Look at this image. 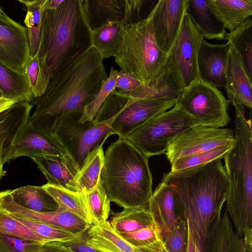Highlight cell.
<instances>
[{
    "label": "cell",
    "instance_id": "1",
    "mask_svg": "<svg viewBox=\"0 0 252 252\" xmlns=\"http://www.w3.org/2000/svg\"><path fill=\"white\" fill-rule=\"evenodd\" d=\"M107 77L103 60L92 46L78 57L52 70L44 94L31 102L36 109L29 122L54 134L57 124L63 116L83 111Z\"/></svg>",
    "mask_w": 252,
    "mask_h": 252
},
{
    "label": "cell",
    "instance_id": "2",
    "mask_svg": "<svg viewBox=\"0 0 252 252\" xmlns=\"http://www.w3.org/2000/svg\"><path fill=\"white\" fill-rule=\"evenodd\" d=\"M163 177L175 190L181 217L201 252H205L207 238L221 217L228 190L226 171L219 158L191 172H170Z\"/></svg>",
    "mask_w": 252,
    "mask_h": 252
},
{
    "label": "cell",
    "instance_id": "3",
    "mask_svg": "<svg viewBox=\"0 0 252 252\" xmlns=\"http://www.w3.org/2000/svg\"><path fill=\"white\" fill-rule=\"evenodd\" d=\"M148 159L126 139L109 146L101 182L110 202L124 208L148 206L153 193Z\"/></svg>",
    "mask_w": 252,
    "mask_h": 252
},
{
    "label": "cell",
    "instance_id": "4",
    "mask_svg": "<svg viewBox=\"0 0 252 252\" xmlns=\"http://www.w3.org/2000/svg\"><path fill=\"white\" fill-rule=\"evenodd\" d=\"M234 107V141L223 159L228 181L226 211L241 236L252 233V129L245 108Z\"/></svg>",
    "mask_w": 252,
    "mask_h": 252
},
{
    "label": "cell",
    "instance_id": "5",
    "mask_svg": "<svg viewBox=\"0 0 252 252\" xmlns=\"http://www.w3.org/2000/svg\"><path fill=\"white\" fill-rule=\"evenodd\" d=\"M92 31L86 20L81 0H63L55 8H46L42 17L38 52L54 70L92 47Z\"/></svg>",
    "mask_w": 252,
    "mask_h": 252
},
{
    "label": "cell",
    "instance_id": "6",
    "mask_svg": "<svg viewBox=\"0 0 252 252\" xmlns=\"http://www.w3.org/2000/svg\"><path fill=\"white\" fill-rule=\"evenodd\" d=\"M114 58L120 71L145 85H149L164 72L168 64V56L156 43L152 12L144 20L124 26L122 46Z\"/></svg>",
    "mask_w": 252,
    "mask_h": 252
},
{
    "label": "cell",
    "instance_id": "7",
    "mask_svg": "<svg viewBox=\"0 0 252 252\" xmlns=\"http://www.w3.org/2000/svg\"><path fill=\"white\" fill-rule=\"evenodd\" d=\"M176 101L155 98H137L114 90L107 97L94 121L107 122L114 134L125 139L132 131L152 117L174 107Z\"/></svg>",
    "mask_w": 252,
    "mask_h": 252
},
{
    "label": "cell",
    "instance_id": "8",
    "mask_svg": "<svg viewBox=\"0 0 252 252\" xmlns=\"http://www.w3.org/2000/svg\"><path fill=\"white\" fill-rule=\"evenodd\" d=\"M83 111L63 116L53 133L79 171L89 153L102 146L107 138L114 134L111 125L115 117L103 123H95L94 120L81 123Z\"/></svg>",
    "mask_w": 252,
    "mask_h": 252
},
{
    "label": "cell",
    "instance_id": "9",
    "mask_svg": "<svg viewBox=\"0 0 252 252\" xmlns=\"http://www.w3.org/2000/svg\"><path fill=\"white\" fill-rule=\"evenodd\" d=\"M198 122L177 106L148 120L126 137L143 155L151 157L164 154L179 134Z\"/></svg>",
    "mask_w": 252,
    "mask_h": 252
},
{
    "label": "cell",
    "instance_id": "10",
    "mask_svg": "<svg viewBox=\"0 0 252 252\" xmlns=\"http://www.w3.org/2000/svg\"><path fill=\"white\" fill-rule=\"evenodd\" d=\"M229 102L218 87L199 78L184 90L176 105L199 125L221 128L230 121Z\"/></svg>",
    "mask_w": 252,
    "mask_h": 252
},
{
    "label": "cell",
    "instance_id": "11",
    "mask_svg": "<svg viewBox=\"0 0 252 252\" xmlns=\"http://www.w3.org/2000/svg\"><path fill=\"white\" fill-rule=\"evenodd\" d=\"M203 38L186 12L168 55V64L183 90L199 78L197 59Z\"/></svg>",
    "mask_w": 252,
    "mask_h": 252
},
{
    "label": "cell",
    "instance_id": "12",
    "mask_svg": "<svg viewBox=\"0 0 252 252\" xmlns=\"http://www.w3.org/2000/svg\"><path fill=\"white\" fill-rule=\"evenodd\" d=\"M234 131L228 128H214L197 125L179 134L169 144L166 151L170 164L176 160L230 145Z\"/></svg>",
    "mask_w": 252,
    "mask_h": 252
},
{
    "label": "cell",
    "instance_id": "13",
    "mask_svg": "<svg viewBox=\"0 0 252 252\" xmlns=\"http://www.w3.org/2000/svg\"><path fill=\"white\" fill-rule=\"evenodd\" d=\"M30 55L26 28L2 10L0 12V63L17 74H23Z\"/></svg>",
    "mask_w": 252,
    "mask_h": 252
},
{
    "label": "cell",
    "instance_id": "14",
    "mask_svg": "<svg viewBox=\"0 0 252 252\" xmlns=\"http://www.w3.org/2000/svg\"><path fill=\"white\" fill-rule=\"evenodd\" d=\"M0 208L12 215L45 223L76 235L82 234L91 225L74 213L60 207L50 212L25 208L12 200L9 190L0 192Z\"/></svg>",
    "mask_w": 252,
    "mask_h": 252
},
{
    "label": "cell",
    "instance_id": "15",
    "mask_svg": "<svg viewBox=\"0 0 252 252\" xmlns=\"http://www.w3.org/2000/svg\"><path fill=\"white\" fill-rule=\"evenodd\" d=\"M187 5L188 0H158L152 11L156 43L167 56L177 37Z\"/></svg>",
    "mask_w": 252,
    "mask_h": 252
},
{
    "label": "cell",
    "instance_id": "16",
    "mask_svg": "<svg viewBox=\"0 0 252 252\" xmlns=\"http://www.w3.org/2000/svg\"><path fill=\"white\" fill-rule=\"evenodd\" d=\"M41 156L67 155L54 134L35 127L28 121L14 139L8 162L21 157L32 158Z\"/></svg>",
    "mask_w": 252,
    "mask_h": 252
},
{
    "label": "cell",
    "instance_id": "17",
    "mask_svg": "<svg viewBox=\"0 0 252 252\" xmlns=\"http://www.w3.org/2000/svg\"><path fill=\"white\" fill-rule=\"evenodd\" d=\"M230 43L211 44L203 38L198 59L199 78L217 87L224 88Z\"/></svg>",
    "mask_w": 252,
    "mask_h": 252
},
{
    "label": "cell",
    "instance_id": "18",
    "mask_svg": "<svg viewBox=\"0 0 252 252\" xmlns=\"http://www.w3.org/2000/svg\"><path fill=\"white\" fill-rule=\"evenodd\" d=\"M148 208L160 229L161 236L171 231L182 218L177 193L163 177L153 191Z\"/></svg>",
    "mask_w": 252,
    "mask_h": 252
},
{
    "label": "cell",
    "instance_id": "19",
    "mask_svg": "<svg viewBox=\"0 0 252 252\" xmlns=\"http://www.w3.org/2000/svg\"><path fill=\"white\" fill-rule=\"evenodd\" d=\"M224 88L229 101L234 106L251 109L252 79L248 75L238 53L231 43Z\"/></svg>",
    "mask_w": 252,
    "mask_h": 252
},
{
    "label": "cell",
    "instance_id": "20",
    "mask_svg": "<svg viewBox=\"0 0 252 252\" xmlns=\"http://www.w3.org/2000/svg\"><path fill=\"white\" fill-rule=\"evenodd\" d=\"M32 159L46 178L48 184L83 192L77 181L79 170L68 156H41Z\"/></svg>",
    "mask_w": 252,
    "mask_h": 252
},
{
    "label": "cell",
    "instance_id": "21",
    "mask_svg": "<svg viewBox=\"0 0 252 252\" xmlns=\"http://www.w3.org/2000/svg\"><path fill=\"white\" fill-rule=\"evenodd\" d=\"M33 106L28 100L15 102L0 113V158L8 162L12 144L22 127L29 121Z\"/></svg>",
    "mask_w": 252,
    "mask_h": 252
},
{
    "label": "cell",
    "instance_id": "22",
    "mask_svg": "<svg viewBox=\"0 0 252 252\" xmlns=\"http://www.w3.org/2000/svg\"><path fill=\"white\" fill-rule=\"evenodd\" d=\"M83 12L92 31L110 22L123 23L125 0H81Z\"/></svg>",
    "mask_w": 252,
    "mask_h": 252
},
{
    "label": "cell",
    "instance_id": "23",
    "mask_svg": "<svg viewBox=\"0 0 252 252\" xmlns=\"http://www.w3.org/2000/svg\"><path fill=\"white\" fill-rule=\"evenodd\" d=\"M215 17L229 32L252 15V0H207Z\"/></svg>",
    "mask_w": 252,
    "mask_h": 252
},
{
    "label": "cell",
    "instance_id": "24",
    "mask_svg": "<svg viewBox=\"0 0 252 252\" xmlns=\"http://www.w3.org/2000/svg\"><path fill=\"white\" fill-rule=\"evenodd\" d=\"M186 12L204 39L225 40L226 31L212 13L207 0H188Z\"/></svg>",
    "mask_w": 252,
    "mask_h": 252
},
{
    "label": "cell",
    "instance_id": "25",
    "mask_svg": "<svg viewBox=\"0 0 252 252\" xmlns=\"http://www.w3.org/2000/svg\"><path fill=\"white\" fill-rule=\"evenodd\" d=\"M242 241L243 238L234 231L226 212L208 235L205 252H239Z\"/></svg>",
    "mask_w": 252,
    "mask_h": 252
},
{
    "label": "cell",
    "instance_id": "26",
    "mask_svg": "<svg viewBox=\"0 0 252 252\" xmlns=\"http://www.w3.org/2000/svg\"><path fill=\"white\" fill-rule=\"evenodd\" d=\"M12 200L18 205L33 211L50 212L59 205L42 186L28 185L9 190Z\"/></svg>",
    "mask_w": 252,
    "mask_h": 252
},
{
    "label": "cell",
    "instance_id": "27",
    "mask_svg": "<svg viewBox=\"0 0 252 252\" xmlns=\"http://www.w3.org/2000/svg\"><path fill=\"white\" fill-rule=\"evenodd\" d=\"M124 27L121 22H110L92 31V46L102 60L117 55L123 42Z\"/></svg>",
    "mask_w": 252,
    "mask_h": 252
},
{
    "label": "cell",
    "instance_id": "28",
    "mask_svg": "<svg viewBox=\"0 0 252 252\" xmlns=\"http://www.w3.org/2000/svg\"><path fill=\"white\" fill-rule=\"evenodd\" d=\"M88 233V243L102 252H134V247L114 231L108 220L91 225Z\"/></svg>",
    "mask_w": 252,
    "mask_h": 252
},
{
    "label": "cell",
    "instance_id": "29",
    "mask_svg": "<svg viewBox=\"0 0 252 252\" xmlns=\"http://www.w3.org/2000/svg\"><path fill=\"white\" fill-rule=\"evenodd\" d=\"M155 222L148 206L125 208L122 211L114 213L110 222L117 234L135 231Z\"/></svg>",
    "mask_w": 252,
    "mask_h": 252
},
{
    "label": "cell",
    "instance_id": "30",
    "mask_svg": "<svg viewBox=\"0 0 252 252\" xmlns=\"http://www.w3.org/2000/svg\"><path fill=\"white\" fill-rule=\"evenodd\" d=\"M52 74V70L48 65L45 56L40 55L38 52L33 57L30 56L24 69L23 74L32 99L44 94Z\"/></svg>",
    "mask_w": 252,
    "mask_h": 252
},
{
    "label": "cell",
    "instance_id": "31",
    "mask_svg": "<svg viewBox=\"0 0 252 252\" xmlns=\"http://www.w3.org/2000/svg\"><path fill=\"white\" fill-rule=\"evenodd\" d=\"M25 6L27 13L24 23L27 30L31 57H33L39 48L41 37V21L48 0H18Z\"/></svg>",
    "mask_w": 252,
    "mask_h": 252
},
{
    "label": "cell",
    "instance_id": "32",
    "mask_svg": "<svg viewBox=\"0 0 252 252\" xmlns=\"http://www.w3.org/2000/svg\"><path fill=\"white\" fill-rule=\"evenodd\" d=\"M42 187L54 199L59 207L74 213L92 225L85 192L72 191L48 183Z\"/></svg>",
    "mask_w": 252,
    "mask_h": 252
},
{
    "label": "cell",
    "instance_id": "33",
    "mask_svg": "<svg viewBox=\"0 0 252 252\" xmlns=\"http://www.w3.org/2000/svg\"><path fill=\"white\" fill-rule=\"evenodd\" d=\"M252 16L245 20L234 31L227 33L225 40L238 53L245 69L252 79Z\"/></svg>",
    "mask_w": 252,
    "mask_h": 252
},
{
    "label": "cell",
    "instance_id": "34",
    "mask_svg": "<svg viewBox=\"0 0 252 252\" xmlns=\"http://www.w3.org/2000/svg\"><path fill=\"white\" fill-rule=\"evenodd\" d=\"M104 153L100 146L89 153L78 171L77 181L84 192L94 189L101 182V173L104 165Z\"/></svg>",
    "mask_w": 252,
    "mask_h": 252
},
{
    "label": "cell",
    "instance_id": "35",
    "mask_svg": "<svg viewBox=\"0 0 252 252\" xmlns=\"http://www.w3.org/2000/svg\"><path fill=\"white\" fill-rule=\"evenodd\" d=\"M232 144L179 158L171 164L169 172L176 175H183L197 170L217 159H223Z\"/></svg>",
    "mask_w": 252,
    "mask_h": 252
},
{
    "label": "cell",
    "instance_id": "36",
    "mask_svg": "<svg viewBox=\"0 0 252 252\" xmlns=\"http://www.w3.org/2000/svg\"><path fill=\"white\" fill-rule=\"evenodd\" d=\"M0 87L3 96L18 102L28 100L32 96L24 74H17L0 63Z\"/></svg>",
    "mask_w": 252,
    "mask_h": 252
},
{
    "label": "cell",
    "instance_id": "37",
    "mask_svg": "<svg viewBox=\"0 0 252 252\" xmlns=\"http://www.w3.org/2000/svg\"><path fill=\"white\" fill-rule=\"evenodd\" d=\"M118 234L133 247L165 252L161 231L156 222L135 231Z\"/></svg>",
    "mask_w": 252,
    "mask_h": 252
},
{
    "label": "cell",
    "instance_id": "38",
    "mask_svg": "<svg viewBox=\"0 0 252 252\" xmlns=\"http://www.w3.org/2000/svg\"><path fill=\"white\" fill-rule=\"evenodd\" d=\"M85 194L92 225H101L107 220L110 211V201L101 182Z\"/></svg>",
    "mask_w": 252,
    "mask_h": 252
},
{
    "label": "cell",
    "instance_id": "39",
    "mask_svg": "<svg viewBox=\"0 0 252 252\" xmlns=\"http://www.w3.org/2000/svg\"><path fill=\"white\" fill-rule=\"evenodd\" d=\"M119 71L111 66L109 76L103 82L99 91L84 108L80 119L81 123L94 120L109 94L116 89Z\"/></svg>",
    "mask_w": 252,
    "mask_h": 252
},
{
    "label": "cell",
    "instance_id": "40",
    "mask_svg": "<svg viewBox=\"0 0 252 252\" xmlns=\"http://www.w3.org/2000/svg\"><path fill=\"white\" fill-rule=\"evenodd\" d=\"M0 233L44 244L47 241L0 208Z\"/></svg>",
    "mask_w": 252,
    "mask_h": 252
},
{
    "label": "cell",
    "instance_id": "41",
    "mask_svg": "<svg viewBox=\"0 0 252 252\" xmlns=\"http://www.w3.org/2000/svg\"><path fill=\"white\" fill-rule=\"evenodd\" d=\"M11 215L31 230L45 239L47 242L65 241L78 236L45 223Z\"/></svg>",
    "mask_w": 252,
    "mask_h": 252
},
{
    "label": "cell",
    "instance_id": "42",
    "mask_svg": "<svg viewBox=\"0 0 252 252\" xmlns=\"http://www.w3.org/2000/svg\"><path fill=\"white\" fill-rule=\"evenodd\" d=\"M165 252H187L188 227L186 221L180 218L173 228L162 235Z\"/></svg>",
    "mask_w": 252,
    "mask_h": 252
},
{
    "label": "cell",
    "instance_id": "43",
    "mask_svg": "<svg viewBox=\"0 0 252 252\" xmlns=\"http://www.w3.org/2000/svg\"><path fill=\"white\" fill-rule=\"evenodd\" d=\"M158 0H125V12L123 24L130 25L147 18Z\"/></svg>",
    "mask_w": 252,
    "mask_h": 252
},
{
    "label": "cell",
    "instance_id": "44",
    "mask_svg": "<svg viewBox=\"0 0 252 252\" xmlns=\"http://www.w3.org/2000/svg\"><path fill=\"white\" fill-rule=\"evenodd\" d=\"M116 89L121 93L137 98H151L148 86L119 71L116 83Z\"/></svg>",
    "mask_w": 252,
    "mask_h": 252
},
{
    "label": "cell",
    "instance_id": "45",
    "mask_svg": "<svg viewBox=\"0 0 252 252\" xmlns=\"http://www.w3.org/2000/svg\"><path fill=\"white\" fill-rule=\"evenodd\" d=\"M42 245L0 233V252H38Z\"/></svg>",
    "mask_w": 252,
    "mask_h": 252
},
{
    "label": "cell",
    "instance_id": "46",
    "mask_svg": "<svg viewBox=\"0 0 252 252\" xmlns=\"http://www.w3.org/2000/svg\"><path fill=\"white\" fill-rule=\"evenodd\" d=\"M88 230L72 239L59 242L72 252H102L88 243Z\"/></svg>",
    "mask_w": 252,
    "mask_h": 252
},
{
    "label": "cell",
    "instance_id": "47",
    "mask_svg": "<svg viewBox=\"0 0 252 252\" xmlns=\"http://www.w3.org/2000/svg\"><path fill=\"white\" fill-rule=\"evenodd\" d=\"M38 252H72L62 246L58 241H49L42 244Z\"/></svg>",
    "mask_w": 252,
    "mask_h": 252
},
{
    "label": "cell",
    "instance_id": "48",
    "mask_svg": "<svg viewBox=\"0 0 252 252\" xmlns=\"http://www.w3.org/2000/svg\"><path fill=\"white\" fill-rule=\"evenodd\" d=\"M187 252H201L195 243L192 236L188 229V244Z\"/></svg>",
    "mask_w": 252,
    "mask_h": 252
},
{
    "label": "cell",
    "instance_id": "49",
    "mask_svg": "<svg viewBox=\"0 0 252 252\" xmlns=\"http://www.w3.org/2000/svg\"><path fill=\"white\" fill-rule=\"evenodd\" d=\"M17 102L18 101L3 97L0 98V113L9 108Z\"/></svg>",
    "mask_w": 252,
    "mask_h": 252
},
{
    "label": "cell",
    "instance_id": "50",
    "mask_svg": "<svg viewBox=\"0 0 252 252\" xmlns=\"http://www.w3.org/2000/svg\"><path fill=\"white\" fill-rule=\"evenodd\" d=\"M63 0H48L47 8H55L58 7Z\"/></svg>",
    "mask_w": 252,
    "mask_h": 252
},
{
    "label": "cell",
    "instance_id": "51",
    "mask_svg": "<svg viewBox=\"0 0 252 252\" xmlns=\"http://www.w3.org/2000/svg\"><path fill=\"white\" fill-rule=\"evenodd\" d=\"M4 164L2 162L1 158H0V182L2 177L6 174L5 170L3 169Z\"/></svg>",
    "mask_w": 252,
    "mask_h": 252
},
{
    "label": "cell",
    "instance_id": "52",
    "mask_svg": "<svg viewBox=\"0 0 252 252\" xmlns=\"http://www.w3.org/2000/svg\"><path fill=\"white\" fill-rule=\"evenodd\" d=\"M134 252H154L150 250L140 248L134 247Z\"/></svg>",
    "mask_w": 252,
    "mask_h": 252
},
{
    "label": "cell",
    "instance_id": "53",
    "mask_svg": "<svg viewBox=\"0 0 252 252\" xmlns=\"http://www.w3.org/2000/svg\"><path fill=\"white\" fill-rule=\"evenodd\" d=\"M239 252H247V251L246 250V249H245V247L244 246L243 239V241H242L241 245V248H240Z\"/></svg>",
    "mask_w": 252,
    "mask_h": 252
},
{
    "label": "cell",
    "instance_id": "54",
    "mask_svg": "<svg viewBox=\"0 0 252 252\" xmlns=\"http://www.w3.org/2000/svg\"><path fill=\"white\" fill-rule=\"evenodd\" d=\"M3 92L0 87V98H1V97H3Z\"/></svg>",
    "mask_w": 252,
    "mask_h": 252
},
{
    "label": "cell",
    "instance_id": "55",
    "mask_svg": "<svg viewBox=\"0 0 252 252\" xmlns=\"http://www.w3.org/2000/svg\"><path fill=\"white\" fill-rule=\"evenodd\" d=\"M2 9H1V7H0V12L2 11Z\"/></svg>",
    "mask_w": 252,
    "mask_h": 252
}]
</instances>
